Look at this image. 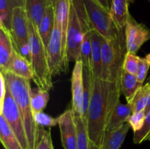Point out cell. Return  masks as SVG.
I'll use <instances>...</instances> for the list:
<instances>
[{"label": "cell", "mask_w": 150, "mask_h": 149, "mask_svg": "<svg viewBox=\"0 0 150 149\" xmlns=\"http://www.w3.org/2000/svg\"><path fill=\"white\" fill-rule=\"evenodd\" d=\"M121 95V86L117 83L92 77V95L86 116L89 149H102L111 114Z\"/></svg>", "instance_id": "obj_1"}, {"label": "cell", "mask_w": 150, "mask_h": 149, "mask_svg": "<svg viewBox=\"0 0 150 149\" xmlns=\"http://www.w3.org/2000/svg\"><path fill=\"white\" fill-rule=\"evenodd\" d=\"M3 74L23 118L29 148L35 149L38 126L34 119L33 111L31 105L32 89L30 80L18 77L9 72Z\"/></svg>", "instance_id": "obj_2"}, {"label": "cell", "mask_w": 150, "mask_h": 149, "mask_svg": "<svg viewBox=\"0 0 150 149\" xmlns=\"http://www.w3.org/2000/svg\"><path fill=\"white\" fill-rule=\"evenodd\" d=\"M127 53L125 33L120 31L113 39L103 38L102 72L100 78L104 80L117 83L121 86L123 64Z\"/></svg>", "instance_id": "obj_3"}, {"label": "cell", "mask_w": 150, "mask_h": 149, "mask_svg": "<svg viewBox=\"0 0 150 149\" xmlns=\"http://www.w3.org/2000/svg\"><path fill=\"white\" fill-rule=\"evenodd\" d=\"M29 19V18H28ZM29 44L32 48L33 81L40 89L49 91L53 87L52 77L49 70L46 48L38 34V28L29 19Z\"/></svg>", "instance_id": "obj_4"}, {"label": "cell", "mask_w": 150, "mask_h": 149, "mask_svg": "<svg viewBox=\"0 0 150 149\" xmlns=\"http://www.w3.org/2000/svg\"><path fill=\"white\" fill-rule=\"evenodd\" d=\"M86 17L83 0H70L66 36V58L68 63L81 60V47L83 38L82 20Z\"/></svg>", "instance_id": "obj_5"}, {"label": "cell", "mask_w": 150, "mask_h": 149, "mask_svg": "<svg viewBox=\"0 0 150 149\" xmlns=\"http://www.w3.org/2000/svg\"><path fill=\"white\" fill-rule=\"evenodd\" d=\"M83 3L91 29L98 32L104 39H113L117 37L120 31L109 10L96 0H83Z\"/></svg>", "instance_id": "obj_6"}, {"label": "cell", "mask_w": 150, "mask_h": 149, "mask_svg": "<svg viewBox=\"0 0 150 149\" xmlns=\"http://www.w3.org/2000/svg\"><path fill=\"white\" fill-rule=\"evenodd\" d=\"M0 115H2L20 141L23 149L29 148L23 118L8 86L4 99L0 105Z\"/></svg>", "instance_id": "obj_7"}, {"label": "cell", "mask_w": 150, "mask_h": 149, "mask_svg": "<svg viewBox=\"0 0 150 149\" xmlns=\"http://www.w3.org/2000/svg\"><path fill=\"white\" fill-rule=\"evenodd\" d=\"M46 53L48 67L53 77L66 72L68 62L66 58V53L63 45L62 34L56 24L47 45Z\"/></svg>", "instance_id": "obj_8"}, {"label": "cell", "mask_w": 150, "mask_h": 149, "mask_svg": "<svg viewBox=\"0 0 150 149\" xmlns=\"http://www.w3.org/2000/svg\"><path fill=\"white\" fill-rule=\"evenodd\" d=\"M127 52L136 54L141 47L150 39V29L138 23L130 14L125 28Z\"/></svg>", "instance_id": "obj_9"}, {"label": "cell", "mask_w": 150, "mask_h": 149, "mask_svg": "<svg viewBox=\"0 0 150 149\" xmlns=\"http://www.w3.org/2000/svg\"><path fill=\"white\" fill-rule=\"evenodd\" d=\"M10 33L16 50L29 42V19L23 6H18L13 10Z\"/></svg>", "instance_id": "obj_10"}, {"label": "cell", "mask_w": 150, "mask_h": 149, "mask_svg": "<svg viewBox=\"0 0 150 149\" xmlns=\"http://www.w3.org/2000/svg\"><path fill=\"white\" fill-rule=\"evenodd\" d=\"M64 149H77V127L73 109L64 111L57 118Z\"/></svg>", "instance_id": "obj_11"}, {"label": "cell", "mask_w": 150, "mask_h": 149, "mask_svg": "<svg viewBox=\"0 0 150 149\" xmlns=\"http://www.w3.org/2000/svg\"><path fill=\"white\" fill-rule=\"evenodd\" d=\"M72 109L75 113L83 115V65L81 60L75 62L71 77Z\"/></svg>", "instance_id": "obj_12"}, {"label": "cell", "mask_w": 150, "mask_h": 149, "mask_svg": "<svg viewBox=\"0 0 150 149\" xmlns=\"http://www.w3.org/2000/svg\"><path fill=\"white\" fill-rule=\"evenodd\" d=\"M15 51L12 37L9 31L0 26V69L6 72Z\"/></svg>", "instance_id": "obj_13"}, {"label": "cell", "mask_w": 150, "mask_h": 149, "mask_svg": "<svg viewBox=\"0 0 150 149\" xmlns=\"http://www.w3.org/2000/svg\"><path fill=\"white\" fill-rule=\"evenodd\" d=\"M103 37L94 29H91L92 42V77H100L102 72Z\"/></svg>", "instance_id": "obj_14"}, {"label": "cell", "mask_w": 150, "mask_h": 149, "mask_svg": "<svg viewBox=\"0 0 150 149\" xmlns=\"http://www.w3.org/2000/svg\"><path fill=\"white\" fill-rule=\"evenodd\" d=\"M133 1V0H111L110 13L119 31L124 30L125 28L130 15L129 6Z\"/></svg>", "instance_id": "obj_15"}, {"label": "cell", "mask_w": 150, "mask_h": 149, "mask_svg": "<svg viewBox=\"0 0 150 149\" xmlns=\"http://www.w3.org/2000/svg\"><path fill=\"white\" fill-rule=\"evenodd\" d=\"M23 8L27 17L37 28L39 26L45 9L49 4H52L50 0H23Z\"/></svg>", "instance_id": "obj_16"}, {"label": "cell", "mask_w": 150, "mask_h": 149, "mask_svg": "<svg viewBox=\"0 0 150 149\" xmlns=\"http://www.w3.org/2000/svg\"><path fill=\"white\" fill-rule=\"evenodd\" d=\"M54 26H55L54 6L52 4H49L47 6L43 17L38 27V34H39L45 48H47V45L49 42Z\"/></svg>", "instance_id": "obj_17"}, {"label": "cell", "mask_w": 150, "mask_h": 149, "mask_svg": "<svg viewBox=\"0 0 150 149\" xmlns=\"http://www.w3.org/2000/svg\"><path fill=\"white\" fill-rule=\"evenodd\" d=\"M7 72H11L12 74L22 78L27 79L29 80H33L32 65L23 56H21L16 49Z\"/></svg>", "instance_id": "obj_18"}, {"label": "cell", "mask_w": 150, "mask_h": 149, "mask_svg": "<svg viewBox=\"0 0 150 149\" xmlns=\"http://www.w3.org/2000/svg\"><path fill=\"white\" fill-rule=\"evenodd\" d=\"M132 113L133 109L131 105L127 102V104H122L120 101L113 110L106 131L117 129L127 123Z\"/></svg>", "instance_id": "obj_19"}, {"label": "cell", "mask_w": 150, "mask_h": 149, "mask_svg": "<svg viewBox=\"0 0 150 149\" xmlns=\"http://www.w3.org/2000/svg\"><path fill=\"white\" fill-rule=\"evenodd\" d=\"M130 128L129 123H125L117 129L106 131L102 149H120Z\"/></svg>", "instance_id": "obj_20"}, {"label": "cell", "mask_w": 150, "mask_h": 149, "mask_svg": "<svg viewBox=\"0 0 150 149\" xmlns=\"http://www.w3.org/2000/svg\"><path fill=\"white\" fill-rule=\"evenodd\" d=\"M143 86L144 84L139 82L136 75L123 70L121 79V91L127 102H130L133 99L136 93Z\"/></svg>", "instance_id": "obj_21"}, {"label": "cell", "mask_w": 150, "mask_h": 149, "mask_svg": "<svg viewBox=\"0 0 150 149\" xmlns=\"http://www.w3.org/2000/svg\"><path fill=\"white\" fill-rule=\"evenodd\" d=\"M0 140L4 149H23L18 137L1 115H0Z\"/></svg>", "instance_id": "obj_22"}, {"label": "cell", "mask_w": 150, "mask_h": 149, "mask_svg": "<svg viewBox=\"0 0 150 149\" xmlns=\"http://www.w3.org/2000/svg\"><path fill=\"white\" fill-rule=\"evenodd\" d=\"M23 5V0H0V26L10 32L13 10L16 7Z\"/></svg>", "instance_id": "obj_23"}, {"label": "cell", "mask_w": 150, "mask_h": 149, "mask_svg": "<svg viewBox=\"0 0 150 149\" xmlns=\"http://www.w3.org/2000/svg\"><path fill=\"white\" fill-rule=\"evenodd\" d=\"M75 121L77 127V149H89L86 119L81 115L75 113Z\"/></svg>", "instance_id": "obj_24"}, {"label": "cell", "mask_w": 150, "mask_h": 149, "mask_svg": "<svg viewBox=\"0 0 150 149\" xmlns=\"http://www.w3.org/2000/svg\"><path fill=\"white\" fill-rule=\"evenodd\" d=\"M49 98L50 96L48 91L40 89L38 87L35 89H32L31 105H32L33 114L42 112L48 105Z\"/></svg>", "instance_id": "obj_25"}, {"label": "cell", "mask_w": 150, "mask_h": 149, "mask_svg": "<svg viewBox=\"0 0 150 149\" xmlns=\"http://www.w3.org/2000/svg\"><path fill=\"white\" fill-rule=\"evenodd\" d=\"M150 96V83L144 85L136 93L133 99L127 103L130 104L133 109V112L145 110Z\"/></svg>", "instance_id": "obj_26"}, {"label": "cell", "mask_w": 150, "mask_h": 149, "mask_svg": "<svg viewBox=\"0 0 150 149\" xmlns=\"http://www.w3.org/2000/svg\"><path fill=\"white\" fill-rule=\"evenodd\" d=\"M51 127L38 126L35 149H54L51 137Z\"/></svg>", "instance_id": "obj_27"}, {"label": "cell", "mask_w": 150, "mask_h": 149, "mask_svg": "<svg viewBox=\"0 0 150 149\" xmlns=\"http://www.w3.org/2000/svg\"><path fill=\"white\" fill-rule=\"evenodd\" d=\"M81 61L83 67H88L92 72V42H91V30L83 33V41L81 47Z\"/></svg>", "instance_id": "obj_28"}, {"label": "cell", "mask_w": 150, "mask_h": 149, "mask_svg": "<svg viewBox=\"0 0 150 149\" xmlns=\"http://www.w3.org/2000/svg\"><path fill=\"white\" fill-rule=\"evenodd\" d=\"M139 62L140 57L138 56L136 54L127 52L123 64V70L130 74L136 75L139 70Z\"/></svg>", "instance_id": "obj_29"}, {"label": "cell", "mask_w": 150, "mask_h": 149, "mask_svg": "<svg viewBox=\"0 0 150 149\" xmlns=\"http://www.w3.org/2000/svg\"><path fill=\"white\" fill-rule=\"evenodd\" d=\"M150 134V111L146 114L144 122L142 128L137 131H135L133 135V143L140 144L146 141V137Z\"/></svg>", "instance_id": "obj_30"}, {"label": "cell", "mask_w": 150, "mask_h": 149, "mask_svg": "<svg viewBox=\"0 0 150 149\" xmlns=\"http://www.w3.org/2000/svg\"><path fill=\"white\" fill-rule=\"evenodd\" d=\"M34 119L37 125L40 126V127H52L58 124L57 118H53L43 112L34 113Z\"/></svg>", "instance_id": "obj_31"}, {"label": "cell", "mask_w": 150, "mask_h": 149, "mask_svg": "<svg viewBox=\"0 0 150 149\" xmlns=\"http://www.w3.org/2000/svg\"><path fill=\"white\" fill-rule=\"evenodd\" d=\"M145 117H146L145 110L134 112L131 114L128 121H127V123H129L130 127L134 132L139 131L142 128L144 122Z\"/></svg>", "instance_id": "obj_32"}, {"label": "cell", "mask_w": 150, "mask_h": 149, "mask_svg": "<svg viewBox=\"0 0 150 149\" xmlns=\"http://www.w3.org/2000/svg\"><path fill=\"white\" fill-rule=\"evenodd\" d=\"M150 67L149 64L148 63L147 60L146 58H141L140 57V62H139V67L138 72L136 74L139 83L144 84V81L146 80V75H147L148 71Z\"/></svg>", "instance_id": "obj_33"}, {"label": "cell", "mask_w": 150, "mask_h": 149, "mask_svg": "<svg viewBox=\"0 0 150 149\" xmlns=\"http://www.w3.org/2000/svg\"><path fill=\"white\" fill-rule=\"evenodd\" d=\"M100 4L103 6V7H105L106 10H109L111 8V0H96Z\"/></svg>", "instance_id": "obj_34"}, {"label": "cell", "mask_w": 150, "mask_h": 149, "mask_svg": "<svg viewBox=\"0 0 150 149\" xmlns=\"http://www.w3.org/2000/svg\"><path fill=\"white\" fill-rule=\"evenodd\" d=\"M149 111H150V96H149V101H148L147 105H146V108H145V112H146V114L147 112H149Z\"/></svg>", "instance_id": "obj_35"}, {"label": "cell", "mask_w": 150, "mask_h": 149, "mask_svg": "<svg viewBox=\"0 0 150 149\" xmlns=\"http://www.w3.org/2000/svg\"><path fill=\"white\" fill-rule=\"evenodd\" d=\"M145 58H146V59L147 60L148 63H149V65H150V53H149V54H147V55H146V56H145Z\"/></svg>", "instance_id": "obj_36"}, {"label": "cell", "mask_w": 150, "mask_h": 149, "mask_svg": "<svg viewBox=\"0 0 150 149\" xmlns=\"http://www.w3.org/2000/svg\"><path fill=\"white\" fill-rule=\"evenodd\" d=\"M50 1H51V2L52 3L53 5L55 6V4H56V2H57V0H50Z\"/></svg>", "instance_id": "obj_37"}, {"label": "cell", "mask_w": 150, "mask_h": 149, "mask_svg": "<svg viewBox=\"0 0 150 149\" xmlns=\"http://www.w3.org/2000/svg\"><path fill=\"white\" fill-rule=\"evenodd\" d=\"M146 83H150V75L149 76V77H148V78H146Z\"/></svg>", "instance_id": "obj_38"}, {"label": "cell", "mask_w": 150, "mask_h": 149, "mask_svg": "<svg viewBox=\"0 0 150 149\" xmlns=\"http://www.w3.org/2000/svg\"><path fill=\"white\" fill-rule=\"evenodd\" d=\"M146 140H149V141H150V134H149V135H148V137H146Z\"/></svg>", "instance_id": "obj_39"}, {"label": "cell", "mask_w": 150, "mask_h": 149, "mask_svg": "<svg viewBox=\"0 0 150 149\" xmlns=\"http://www.w3.org/2000/svg\"><path fill=\"white\" fill-rule=\"evenodd\" d=\"M149 1H150V0H149Z\"/></svg>", "instance_id": "obj_40"}]
</instances>
